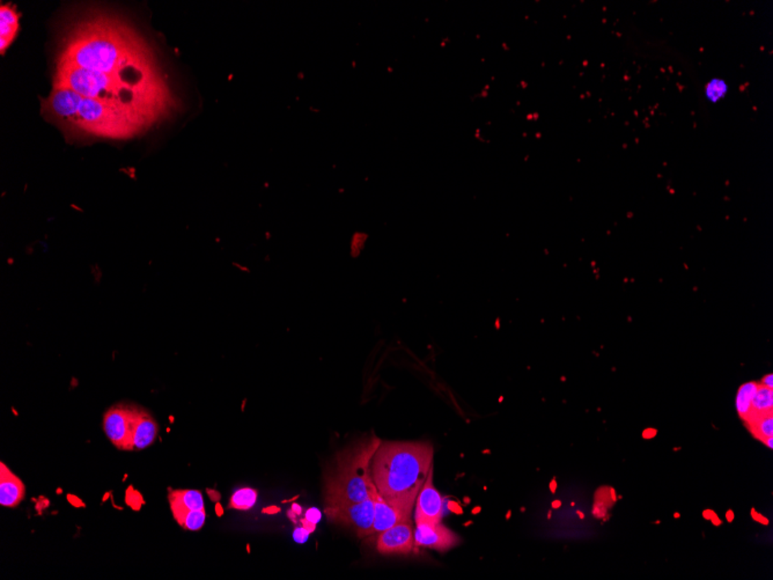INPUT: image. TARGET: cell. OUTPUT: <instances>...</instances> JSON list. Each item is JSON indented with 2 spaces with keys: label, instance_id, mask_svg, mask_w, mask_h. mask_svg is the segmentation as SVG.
Here are the masks:
<instances>
[{
  "label": "cell",
  "instance_id": "cell-1",
  "mask_svg": "<svg viewBox=\"0 0 773 580\" xmlns=\"http://www.w3.org/2000/svg\"><path fill=\"white\" fill-rule=\"evenodd\" d=\"M52 86L122 108L150 126L175 106L148 42L129 23L104 12L87 14L65 32Z\"/></svg>",
  "mask_w": 773,
  "mask_h": 580
},
{
  "label": "cell",
  "instance_id": "cell-2",
  "mask_svg": "<svg viewBox=\"0 0 773 580\" xmlns=\"http://www.w3.org/2000/svg\"><path fill=\"white\" fill-rule=\"evenodd\" d=\"M42 114L73 137L129 139L152 126L138 115L65 87L52 86L49 97L42 100Z\"/></svg>",
  "mask_w": 773,
  "mask_h": 580
},
{
  "label": "cell",
  "instance_id": "cell-3",
  "mask_svg": "<svg viewBox=\"0 0 773 580\" xmlns=\"http://www.w3.org/2000/svg\"><path fill=\"white\" fill-rule=\"evenodd\" d=\"M434 448L427 441H383L371 461V476L386 501L413 512L415 499L433 468Z\"/></svg>",
  "mask_w": 773,
  "mask_h": 580
},
{
  "label": "cell",
  "instance_id": "cell-4",
  "mask_svg": "<svg viewBox=\"0 0 773 580\" xmlns=\"http://www.w3.org/2000/svg\"><path fill=\"white\" fill-rule=\"evenodd\" d=\"M381 439L371 437L340 452L324 474V508L355 504L371 497V461Z\"/></svg>",
  "mask_w": 773,
  "mask_h": 580
},
{
  "label": "cell",
  "instance_id": "cell-5",
  "mask_svg": "<svg viewBox=\"0 0 773 580\" xmlns=\"http://www.w3.org/2000/svg\"><path fill=\"white\" fill-rule=\"evenodd\" d=\"M139 409L136 405H116L106 412L104 434L119 450L133 451V425Z\"/></svg>",
  "mask_w": 773,
  "mask_h": 580
},
{
  "label": "cell",
  "instance_id": "cell-6",
  "mask_svg": "<svg viewBox=\"0 0 773 580\" xmlns=\"http://www.w3.org/2000/svg\"><path fill=\"white\" fill-rule=\"evenodd\" d=\"M324 513L329 521L350 527L357 532L359 537L369 536L374 523V501L371 496L369 499L355 504L324 508Z\"/></svg>",
  "mask_w": 773,
  "mask_h": 580
},
{
  "label": "cell",
  "instance_id": "cell-7",
  "mask_svg": "<svg viewBox=\"0 0 773 580\" xmlns=\"http://www.w3.org/2000/svg\"><path fill=\"white\" fill-rule=\"evenodd\" d=\"M415 548V530L411 518L379 533L376 549L382 555H407Z\"/></svg>",
  "mask_w": 773,
  "mask_h": 580
},
{
  "label": "cell",
  "instance_id": "cell-8",
  "mask_svg": "<svg viewBox=\"0 0 773 580\" xmlns=\"http://www.w3.org/2000/svg\"><path fill=\"white\" fill-rule=\"evenodd\" d=\"M458 534L441 523H415V547L447 552L460 545Z\"/></svg>",
  "mask_w": 773,
  "mask_h": 580
},
{
  "label": "cell",
  "instance_id": "cell-9",
  "mask_svg": "<svg viewBox=\"0 0 773 580\" xmlns=\"http://www.w3.org/2000/svg\"><path fill=\"white\" fill-rule=\"evenodd\" d=\"M415 523H441L444 516V498L433 483V468L415 499Z\"/></svg>",
  "mask_w": 773,
  "mask_h": 580
},
{
  "label": "cell",
  "instance_id": "cell-10",
  "mask_svg": "<svg viewBox=\"0 0 773 580\" xmlns=\"http://www.w3.org/2000/svg\"><path fill=\"white\" fill-rule=\"evenodd\" d=\"M371 496L374 501V523L369 535L381 533L383 530H389L391 527L398 525L403 520L411 518V512L405 511L386 501L376 490L373 481L371 484Z\"/></svg>",
  "mask_w": 773,
  "mask_h": 580
},
{
  "label": "cell",
  "instance_id": "cell-11",
  "mask_svg": "<svg viewBox=\"0 0 773 580\" xmlns=\"http://www.w3.org/2000/svg\"><path fill=\"white\" fill-rule=\"evenodd\" d=\"M26 497V487L5 463H0V505L17 508Z\"/></svg>",
  "mask_w": 773,
  "mask_h": 580
},
{
  "label": "cell",
  "instance_id": "cell-12",
  "mask_svg": "<svg viewBox=\"0 0 773 580\" xmlns=\"http://www.w3.org/2000/svg\"><path fill=\"white\" fill-rule=\"evenodd\" d=\"M159 427L155 419L143 409H139L137 415L136 422L133 425V450L141 451L150 447L158 437Z\"/></svg>",
  "mask_w": 773,
  "mask_h": 580
},
{
  "label": "cell",
  "instance_id": "cell-13",
  "mask_svg": "<svg viewBox=\"0 0 773 580\" xmlns=\"http://www.w3.org/2000/svg\"><path fill=\"white\" fill-rule=\"evenodd\" d=\"M0 50L5 54L19 30V13L12 5L3 4L0 6Z\"/></svg>",
  "mask_w": 773,
  "mask_h": 580
},
{
  "label": "cell",
  "instance_id": "cell-14",
  "mask_svg": "<svg viewBox=\"0 0 773 580\" xmlns=\"http://www.w3.org/2000/svg\"><path fill=\"white\" fill-rule=\"evenodd\" d=\"M170 508H179V509L190 510V511H203L204 508V498L201 491L197 490H175L172 491L168 496Z\"/></svg>",
  "mask_w": 773,
  "mask_h": 580
},
{
  "label": "cell",
  "instance_id": "cell-15",
  "mask_svg": "<svg viewBox=\"0 0 773 580\" xmlns=\"http://www.w3.org/2000/svg\"><path fill=\"white\" fill-rule=\"evenodd\" d=\"M173 516L179 523L183 530L197 532L204 526L206 520V513L203 511H190V510L179 509V508H170Z\"/></svg>",
  "mask_w": 773,
  "mask_h": 580
},
{
  "label": "cell",
  "instance_id": "cell-16",
  "mask_svg": "<svg viewBox=\"0 0 773 580\" xmlns=\"http://www.w3.org/2000/svg\"><path fill=\"white\" fill-rule=\"evenodd\" d=\"M773 391L771 388L759 385L752 403V414L747 420H755L757 417L772 414Z\"/></svg>",
  "mask_w": 773,
  "mask_h": 580
},
{
  "label": "cell",
  "instance_id": "cell-17",
  "mask_svg": "<svg viewBox=\"0 0 773 580\" xmlns=\"http://www.w3.org/2000/svg\"><path fill=\"white\" fill-rule=\"evenodd\" d=\"M759 388L757 383H745L738 388L735 405L738 415L743 419H748L752 414V403L755 396L756 391Z\"/></svg>",
  "mask_w": 773,
  "mask_h": 580
},
{
  "label": "cell",
  "instance_id": "cell-18",
  "mask_svg": "<svg viewBox=\"0 0 773 580\" xmlns=\"http://www.w3.org/2000/svg\"><path fill=\"white\" fill-rule=\"evenodd\" d=\"M257 497V491L253 487H241L232 494L229 499L228 509L248 511L254 508Z\"/></svg>",
  "mask_w": 773,
  "mask_h": 580
},
{
  "label": "cell",
  "instance_id": "cell-19",
  "mask_svg": "<svg viewBox=\"0 0 773 580\" xmlns=\"http://www.w3.org/2000/svg\"><path fill=\"white\" fill-rule=\"evenodd\" d=\"M730 85L723 78H712L704 86V97L710 104H719L727 97Z\"/></svg>",
  "mask_w": 773,
  "mask_h": 580
},
{
  "label": "cell",
  "instance_id": "cell-20",
  "mask_svg": "<svg viewBox=\"0 0 773 580\" xmlns=\"http://www.w3.org/2000/svg\"><path fill=\"white\" fill-rule=\"evenodd\" d=\"M755 424V427H752V431L755 432L756 437L759 439H766V438L773 437V418L772 414H767V415L759 416L755 420H752Z\"/></svg>",
  "mask_w": 773,
  "mask_h": 580
},
{
  "label": "cell",
  "instance_id": "cell-21",
  "mask_svg": "<svg viewBox=\"0 0 773 580\" xmlns=\"http://www.w3.org/2000/svg\"><path fill=\"white\" fill-rule=\"evenodd\" d=\"M752 519L757 521V523H762L764 526H767V525H769V519L765 518V516H763L761 513L756 512L755 509L752 510Z\"/></svg>",
  "mask_w": 773,
  "mask_h": 580
},
{
  "label": "cell",
  "instance_id": "cell-22",
  "mask_svg": "<svg viewBox=\"0 0 773 580\" xmlns=\"http://www.w3.org/2000/svg\"><path fill=\"white\" fill-rule=\"evenodd\" d=\"M68 501L75 508H84L85 506L84 501L79 498L75 497V494H68Z\"/></svg>",
  "mask_w": 773,
  "mask_h": 580
},
{
  "label": "cell",
  "instance_id": "cell-23",
  "mask_svg": "<svg viewBox=\"0 0 773 580\" xmlns=\"http://www.w3.org/2000/svg\"><path fill=\"white\" fill-rule=\"evenodd\" d=\"M656 434H658L656 429H645L644 432H643V438L649 441V439H653Z\"/></svg>",
  "mask_w": 773,
  "mask_h": 580
},
{
  "label": "cell",
  "instance_id": "cell-24",
  "mask_svg": "<svg viewBox=\"0 0 773 580\" xmlns=\"http://www.w3.org/2000/svg\"><path fill=\"white\" fill-rule=\"evenodd\" d=\"M761 385H762V386L767 387V388H771V389H772V388H773V376H772V374H767V376H764V378H763V379H762V383H761Z\"/></svg>",
  "mask_w": 773,
  "mask_h": 580
},
{
  "label": "cell",
  "instance_id": "cell-25",
  "mask_svg": "<svg viewBox=\"0 0 773 580\" xmlns=\"http://www.w3.org/2000/svg\"><path fill=\"white\" fill-rule=\"evenodd\" d=\"M710 521H711V523H712L713 525L716 527L721 526V525H723V521H721V519H720L716 513H714V514H713L712 518L710 519Z\"/></svg>",
  "mask_w": 773,
  "mask_h": 580
},
{
  "label": "cell",
  "instance_id": "cell-26",
  "mask_svg": "<svg viewBox=\"0 0 773 580\" xmlns=\"http://www.w3.org/2000/svg\"><path fill=\"white\" fill-rule=\"evenodd\" d=\"M714 513L716 512H714V511H712V510H705V511L703 512V516H704V519L709 520L710 521V519L712 518V516L713 514H714Z\"/></svg>",
  "mask_w": 773,
  "mask_h": 580
},
{
  "label": "cell",
  "instance_id": "cell-27",
  "mask_svg": "<svg viewBox=\"0 0 773 580\" xmlns=\"http://www.w3.org/2000/svg\"><path fill=\"white\" fill-rule=\"evenodd\" d=\"M734 518H735V514H734L733 511H732V510H728L726 512L727 521H728V523H733Z\"/></svg>",
  "mask_w": 773,
  "mask_h": 580
},
{
  "label": "cell",
  "instance_id": "cell-28",
  "mask_svg": "<svg viewBox=\"0 0 773 580\" xmlns=\"http://www.w3.org/2000/svg\"><path fill=\"white\" fill-rule=\"evenodd\" d=\"M764 443H765L766 446H767V447H769L770 450H772V448H773V437L766 438V439H764Z\"/></svg>",
  "mask_w": 773,
  "mask_h": 580
},
{
  "label": "cell",
  "instance_id": "cell-29",
  "mask_svg": "<svg viewBox=\"0 0 773 580\" xmlns=\"http://www.w3.org/2000/svg\"><path fill=\"white\" fill-rule=\"evenodd\" d=\"M610 492H611L612 501H616V499H617V498H616L615 490H614V489H612V487H611V489H610Z\"/></svg>",
  "mask_w": 773,
  "mask_h": 580
},
{
  "label": "cell",
  "instance_id": "cell-30",
  "mask_svg": "<svg viewBox=\"0 0 773 580\" xmlns=\"http://www.w3.org/2000/svg\"><path fill=\"white\" fill-rule=\"evenodd\" d=\"M674 516H675V518H676V519H678V518H680V516H681L680 513H677V512L675 513V514H674Z\"/></svg>",
  "mask_w": 773,
  "mask_h": 580
}]
</instances>
